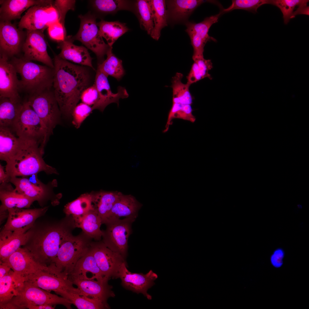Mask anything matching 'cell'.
Listing matches in <instances>:
<instances>
[{
  "mask_svg": "<svg viewBox=\"0 0 309 309\" xmlns=\"http://www.w3.org/2000/svg\"><path fill=\"white\" fill-rule=\"evenodd\" d=\"M53 61V92L62 114L69 117L83 91L94 84L95 70L72 63L57 55L55 56Z\"/></svg>",
  "mask_w": 309,
  "mask_h": 309,
  "instance_id": "cell-1",
  "label": "cell"
},
{
  "mask_svg": "<svg viewBox=\"0 0 309 309\" xmlns=\"http://www.w3.org/2000/svg\"><path fill=\"white\" fill-rule=\"evenodd\" d=\"M19 138L16 153L5 166L9 181L11 177H27L43 171L47 174H58L55 168L44 161V150L39 142L32 139Z\"/></svg>",
  "mask_w": 309,
  "mask_h": 309,
  "instance_id": "cell-2",
  "label": "cell"
},
{
  "mask_svg": "<svg viewBox=\"0 0 309 309\" xmlns=\"http://www.w3.org/2000/svg\"><path fill=\"white\" fill-rule=\"evenodd\" d=\"M10 62L20 76L19 91L29 96L52 89L54 68L36 64L23 57H14Z\"/></svg>",
  "mask_w": 309,
  "mask_h": 309,
  "instance_id": "cell-3",
  "label": "cell"
},
{
  "mask_svg": "<svg viewBox=\"0 0 309 309\" xmlns=\"http://www.w3.org/2000/svg\"><path fill=\"white\" fill-rule=\"evenodd\" d=\"M70 233L68 229L62 225L49 227L37 233L24 247L37 261L49 266L56 258L61 243Z\"/></svg>",
  "mask_w": 309,
  "mask_h": 309,
  "instance_id": "cell-4",
  "label": "cell"
},
{
  "mask_svg": "<svg viewBox=\"0 0 309 309\" xmlns=\"http://www.w3.org/2000/svg\"><path fill=\"white\" fill-rule=\"evenodd\" d=\"M47 304L55 306L57 304L64 306L67 309H72V304L67 299L51 293L24 281L17 288L16 295L11 300L0 304L1 309H22L29 305Z\"/></svg>",
  "mask_w": 309,
  "mask_h": 309,
  "instance_id": "cell-5",
  "label": "cell"
},
{
  "mask_svg": "<svg viewBox=\"0 0 309 309\" xmlns=\"http://www.w3.org/2000/svg\"><path fill=\"white\" fill-rule=\"evenodd\" d=\"M90 243L81 237L70 233L61 243L56 258L49 266L68 277L78 260L89 249Z\"/></svg>",
  "mask_w": 309,
  "mask_h": 309,
  "instance_id": "cell-6",
  "label": "cell"
},
{
  "mask_svg": "<svg viewBox=\"0 0 309 309\" xmlns=\"http://www.w3.org/2000/svg\"><path fill=\"white\" fill-rule=\"evenodd\" d=\"M12 128L18 137L36 140L44 150L49 138L46 130L42 122L27 100L22 103Z\"/></svg>",
  "mask_w": 309,
  "mask_h": 309,
  "instance_id": "cell-7",
  "label": "cell"
},
{
  "mask_svg": "<svg viewBox=\"0 0 309 309\" xmlns=\"http://www.w3.org/2000/svg\"><path fill=\"white\" fill-rule=\"evenodd\" d=\"M78 17L80 21L79 30L75 35L70 36V38L73 41H80L94 52L96 56L98 64H100L104 60V56L112 47L104 42L100 34L95 15L89 12L80 15Z\"/></svg>",
  "mask_w": 309,
  "mask_h": 309,
  "instance_id": "cell-8",
  "label": "cell"
},
{
  "mask_svg": "<svg viewBox=\"0 0 309 309\" xmlns=\"http://www.w3.org/2000/svg\"><path fill=\"white\" fill-rule=\"evenodd\" d=\"M27 101L42 122L49 138L60 122L62 114L53 88L29 95Z\"/></svg>",
  "mask_w": 309,
  "mask_h": 309,
  "instance_id": "cell-9",
  "label": "cell"
},
{
  "mask_svg": "<svg viewBox=\"0 0 309 309\" xmlns=\"http://www.w3.org/2000/svg\"><path fill=\"white\" fill-rule=\"evenodd\" d=\"M136 219L125 218L105 222L102 241L109 249L122 255L126 259L128 251V241L132 232V225Z\"/></svg>",
  "mask_w": 309,
  "mask_h": 309,
  "instance_id": "cell-10",
  "label": "cell"
},
{
  "mask_svg": "<svg viewBox=\"0 0 309 309\" xmlns=\"http://www.w3.org/2000/svg\"><path fill=\"white\" fill-rule=\"evenodd\" d=\"M23 279L47 291H53L64 298L68 292L82 295L68 277L54 270H40L23 277Z\"/></svg>",
  "mask_w": 309,
  "mask_h": 309,
  "instance_id": "cell-11",
  "label": "cell"
},
{
  "mask_svg": "<svg viewBox=\"0 0 309 309\" xmlns=\"http://www.w3.org/2000/svg\"><path fill=\"white\" fill-rule=\"evenodd\" d=\"M37 174L11 177L9 181L14 185V189L17 192L43 205L54 195L53 189L57 186V183L56 180L54 179L45 184L39 179Z\"/></svg>",
  "mask_w": 309,
  "mask_h": 309,
  "instance_id": "cell-12",
  "label": "cell"
},
{
  "mask_svg": "<svg viewBox=\"0 0 309 309\" xmlns=\"http://www.w3.org/2000/svg\"><path fill=\"white\" fill-rule=\"evenodd\" d=\"M90 248L104 277L108 280L118 278L122 264H127L126 259L109 249L102 241L91 243Z\"/></svg>",
  "mask_w": 309,
  "mask_h": 309,
  "instance_id": "cell-13",
  "label": "cell"
},
{
  "mask_svg": "<svg viewBox=\"0 0 309 309\" xmlns=\"http://www.w3.org/2000/svg\"><path fill=\"white\" fill-rule=\"evenodd\" d=\"M23 58L25 60L41 62L52 68L53 60L49 56L43 31L27 30L26 37L22 46Z\"/></svg>",
  "mask_w": 309,
  "mask_h": 309,
  "instance_id": "cell-14",
  "label": "cell"
},
{
  "mask_svg": "<svg viewBox=\"0 0 309 309\" xmlns=\"http://www.w3.org/2000/svg\"><path fill=\"white\" fill-rule=\"evenodd\" d=\"M8 57L0 52V98H9L13 102H20L19 80L13 65L8 61Z\"/></svg>",
  "mask_w": 309,
  "mask_h": 309,
  "instance_id": "cell-15",
  "label": "cell"
},
{
  "mask_svg": "<svg viewBox=\"0 0 309 309\" xmlns=\"http://www.w3.org/2000/svg\"><path fill=\"white\" fill-rule=\"evenodd\" d=\"M127 267V264L123 263L120 270L118 278L121 280L122 285L127 290L137 294H142L148 299L151 300L152 296L147 291L155 284L157 275L152 270L145 274L132 273Z\"/></svg>",
  "mask_w": 309,
  "mask_h": 309,
  "instance_id": "cell-16",
  "label": "cell"
},
{
  "mask_svg": "<svg viewBox=\"0 0 309 309\" xmlns=\"http://www.w3.org/2000/svg\"><path fill=\"white\" fill-rule=\"evenodd\" d=\"M0 261L7 265L14 272L23 277L40 270H53L49 266L43 265L37 261L25 247H20L8 257Z\"/></svg>",
  "mask_w": 309,
  "mask_h": 309,
  "instance_id": "cell-17",
  "label": "cell"
},
{
  "mask_svg": "<svg viewBox=\"0 0 309 309\" xmlns=\"http://www.w3.org/2000/svg\"><path fill=\"white\" fill-rule=\"evenodd\" d=\"M48 208L46 207L33 209H8L7 220L2 230L26 232L37 218L45 213Z\"/></svg>",
  "mask_w": 309,
  "mask_h": 309,
  "instance_id": "cell-18",
  "label": "cell"
},
{
  "mask_svg": "<svg viewBox=\"0 0 309 309\" xmlns=\"http://www.w3.org/2000/svg\"><path fill=\"white\" fill-rule=\"evenodd\" d=\"M21 31L11 21L0 20V52L5 54L8 57H13L18 54L23 45Z\"/></svg>",
  "mask_w": 309,
  "mask_h": 309,
  "instance_id": "cell-19",
  "label": "cell"
},
{
  "mask_svg": "<svg viewBox=\"0 0 309 309\" xmlns=\"http://www.w3.org/2000/svg\"><path fill=\"white\" fill-rule=\"evenodd\" d=\"M68 278L70 280L79 279L108 281L104 277L98 266L90 247L78 261Z\"/></svg>",
  "mask_w": 309,
  "mask_h": 309,
  "instance_id": "cell-20",
  "label": "cell"
},
{
  "mask_svg": "<svg viewBox=\"0 0 309 309\" xmlns=\"http://www.w3.org/2000/svg\"><path fill=\"white\" fill-rule=\"evenodd\" d=\"M70 280L77 286L82 295L88 297L107 303L109 298L115 296L112 286L108 284V281L79 279Z\"/></svg>",
  "mask_w": 309,
  "mask_h": 309,
  "instance_id": "cell-21",
  "label": "cell"
},
{
  "mask_svg": "<svg viewBox=\"0 0 309 309\" xmlns=\"http://www.w3.org/2000/svg\"><path fill=\"white\" fill-rule=\"evenodd\" d=\"M142 205L133 196L125 195L121 192L118 199L102 223L122 217L136 219Z\"/></svg>",
  "mask_w": 309,
  "mask_h": 309,
  "instance_id": "cell-22",
  "label": "cell"
},
{
  "mask_svg": "<svg viewBox=\"0 0 309 309\" xmlns=\"http://www.w3.org/2000/svg\"><path fill=\"white\" fill-rule=\"evenodd\" d=\"M59 42L61 51L57 55L59 57L95 70L92 64L93 58L86 47L74 44L70 36H66L64 40Z\"/></svg>",
  "mask_w": 309,
  "mask_h": 309,
  "instance_id": "cell-23",
  "label": "cell"
},
{
  "mask_svg": "<svg viewBox=\"0 0 309 309\" xmlns=\"http://www.w3.org/2000/svg\"><path fill=\"white\" fill-rule=\"evenodd\" d=\"M53 3L36 5L29 8L21 17L18 28L21 30L25 29L43 31L48 27L47 9Z\"/></svg>",
  "mask_w": 309,
  "mask_h": 309,
  "instance_id": "cell-24",
  "label": "cell"
},
{
  "mask_svg": "<svg viewBox=\"0 0 309 309\" xmlns=\"http://www.w3.org/2000/svg\"><path fill=\"white\" fill-rule=\"evenodd\" d=\"M94 84H95L100 99V110L103 112L105 108L109 104L116 103L118 106L119 100L128 97L129 95L125 88L119 86L116 93L112 92L108 79V77L98 69L97 70L95 75Z\"/></svg>",
  "mask_w": 309,
  "mask_h": 309,
  "instance_id": "cell-25",
  "label": "cell"
},
{
  "mask_svg": "<svg viewBox=\"0 0 309 309\" xmlns=\"http://www.w3.org/2000/svg\"><path fill=\"white\" fill-rule=\"evenodd\" d=\"M32 233L17 230H2L0 235V260L5 259L25 245L30 240Z\"/></svg>",
  "mask_w": 309,
  "mask_h": 309,
  "instance_id": "cell-26",
  "label": "cell"
},
{
  "mask_svg": "<svg viewBox=\"0 0 309 309\" xmlns=\"http://www.w3.org/2000/svg\"><path fill=\"white\" fill-rule=\"evenodd\" d=\"M0 20L11 21L21 18L22 13L27 9L36 5L52 3L49 0H0Z\"/></svg>",
  "mask_w": 309,
  "mask_h": 309,
  "instance_id": "cell-27",
  "label": "cell"
},
{
  "mask_svg": "<svg viewBox=\"0 0 309 309\" xmlns=\"http://www.w3.org/2000/svg\"><path fill=\"white\" fill-rule=\"evenodd\" d=\"M10 183L9 182L0 184L1 213L10 209L28 208L34 201L16 191Z\"/></svg>",
  "mask_w": 309,
  "mask_h": 309,
  "instance_id": "cell-28",
  "label": "cell"
},
{
  "mask_svg": "<svg viewBox=\"0 0 309 309\" xmlns=\"http://www.w3.org/2000/svg\"><path fill=\"white\" fill-rule=\"evenodd\" d=\"M165 1L167 19L177 22L185 21L196 8L206 1L202 0H173Z\"/></svg>",
  "mask_w": 309,
  "mask_h": 309,
  "instance_id": "cell-29",
  "label": "cell"
},
{
  "mask_svg": "<svg viewBox=\"0 0 309 309\" xmlns=\"http://www.w3.org/2000/svg\"><path fill=\"white\" fill-rule=\"evenodd\" d=\"M121 192L100 190L90 193L93 208L101 218L105 219L118 199Z\"/></svg>",
  "mask_w": 309,
  "mask_h": 309,
  "instance_id": "cell-30",
  "label": "cell"
},
{
  "mask_svg": "<svg viewBox=\"0 0 309 309\" xmlns=\"http://www.w3.org/2000/svg\"><path fill=\"white\" fill-rule=\"evenodd\" d=\"M93 208L90 193L81 195L77 199L68 203L63 211L68 216L71 215L76 227L85 215Z\"/></svg>",
  "mask_w": 309,
  "mask_h": 309,
  "instance_id": "cell-31",
  "label": "cell"
},
{
  "mask_svg": "<svg viewBox=\"0 0 309 309\" xmlns=\"http://www.w3.org/2000/svg\"><path fill=\"white\" fill-rule=\"evenodd\" d=\"M223 13L222 12L214 15L205 18L202 21L196 23L189 22L186 23V32L190 37H193L206 43L208 41H215L213 38L208 34L209 30L213 24L218 21L219 18Z\"/></svg>",
  "mask_w": 309,
  "mask_h": 309,
  "instance_id": "cell-32",
  "label": "cell"
},
{
  "mask_svg": "<svg viewBox=\"0 0 309 309\" xmlns=\"http://www.w3.org/2000/svg\"><path fill=\"white\" fill-rule=\"evenodd\" d=\"M20 139L16 136L11 129L0 127V159L8 162L16 153Z\"/></svg>",
  "mask_w": 309,
  "mask_h": 309,
  "instance_id": "cell-33",
  "label": "cell"
},
{
  "mask_svg": "<svg viewBox=\"0 0 309 309\" xmlns=\"http://www.w3.org/2000/svg\"><path fill=\"white\" fill-rule=\"evenodd\" d=\"M102 220L93 208L90 210L76 226L81 228L88 236L100 241L103 232L100 229Z\"/></svg>",
  "mask_w": 309,
  "mask_h": 309,
  "instance_id": "cell-34",
  "label": "cell"
},
{
  "mask_svg": "<svg viewBox=\"0 0 309 309\" xmlns=\"http://www.w3.org/2000/svg\"><path fill=\"white\" fill-rule=\"evenodd\" d=\"M149 1L154 24L150 35L153 39L158 40L161 36V30L167 26L166 1L163 0Z\"/></svg>",
  "mask_w": 309,
  "mask_h": 309,
  "instance_id": "cell-35",
  "label": "cell"
},
{
  "mask_svg": "<svg viewBox=\"0 0 309 309\" xmlns=\"http://www.w3.org/2000/svg\"><path fill=\"white\" fill-rule=\"evenodd\" d=\"M99 33L110 47L120 36L129 29L126 24L119 21H108L102 19L97 23Z\"/></svg>",
  "mask_w": 309,
  "mask_h": 309,
  "instance_id": "cell-36",
  "label": "cell"
},
{
  "mask_svg": "<svg viewBox=\"0 0 309 309\" xmlns=\"http://www.w3.org/2000/svg\"><path fill=\"white\" fill-rule=\"evenodd\" d=\"M183 76L182 74L177 72L172 78L170 87L173 90V103L191 105L193 98L189 90L191 85L182 82Z\"/></svg>",
  "mask_w": 309,
  "mask_h": 309,
  "instance_id": "cell-37",
  "label": "cell"
},
{
  "mask_svg": "<svg viewBox=\"0 0 309 309\" xmlns=\"http://www.w3.org/2000/svg\"><path fill=\"white\" fill-rule=\"evenodd\" d=\"M23 282V277L12 270L0 279V303L11 300L16 295L17 288Z\"/></svg>",
  "mask_w": 309,
  "mask_h": 309,
  "instance_id": "cell-38",
  "label": "cell"
},
{
  "mask_svg": "<svg viewBox=\"0 0 309 309\" xmlns=\"http://www.w3.org/2000/svg\"><path fill=\"white\" fill-rule=\"evenodd\" d=\"M22 105L20 102H13L8 98H0V127H12Z\"/></svg>",
  "mask_w": 309,
  "mask_h": 309,
  "instance_id": "cell-39",
  "label": "cell"
},
{
  "mask_svg": "<svg viewBox=\"0 0 309 309\" xmlns=\"http://www.w3.org/2000/svg\"><path fill=\"white\" fill-rule=\"evenodd\" d=\"M93 7L104 14H114L122 10L134 12V3L124 0H96L91 1Z\"/></svg>",
  "mask_w": 309,
  "mask_h": 309,
  "instance_id": "cell-40",
  "label": "cell"
},
{
  "mask_svg": "<svg viewBox=\"0 0 309 309\" xmlns=\"http://www.w3.org/2000/svg\"><path fill=\"white\" fill-rule=\"evenodd\" d=\"M106 55V59L101 63L98 64L97 69L107 77L110 76L117 80H120L125 74L122 60L113 53L112 47L110 48Z\"/></svg>",
  "mask_w": 309,
  "mask_h": 309,
  "instance_id": "cell-41",
  "label": "cell"
},
{
  "mask_svg": "<svg viewBox=\"0 0 309 309\" xmlns=\"http://www.w3.org/2000/svg\"><path fill=\"white\" fill-rule=\"evenodd\" d=\"M134 12L137 16L141 29L150 35L154 24L150 1L138 0L135 1Z\"/></svg>",
  "mask_w": 309,
  "mask_h": 309,
  "instance_id": "cell-42",
  "label": "cell"
},
{
  "mask_svg": "<svg viewBox=\"0 0 309 309\" xmlns=\"http://www.w3.org/2000/svg\"><path fill=\"white\" fill-rule=\"evenodd\" d=\"M64 298L69 300L78 309L110 308L108 303L72 292L67 293Z\"/></svg>",
  "mask_w": 309,
  "mask_h": 309,
  "instance_id": "cell-43",
  "label": "cell"
},
{
  "mask_svg": "<svg viewBox=\"0 0 309 309\" xmlns=\"http://www.w3.org/2000/svg\"><path fill=\"white\" fill-rule=\"evenodd\" d=\"M193 109L191 105L173 103L171 108L168 114V119L163 132L168 131L170 125L172 124L174 119H181L194 122L196 118L193 114Z\"/></svg>",
  "mask_w": 309,
  "mask_h": 309,
  "instance_id": "cell-44",
  "label": "cell"
},
{
  "mask_svg": "<svg viewBox=\"0 0 309 309\" xmlns=\"http://www.w3.org/2000/svg\"><path fill=\"white\" fill-rule=\"evenodd\" d=\"M304 0H273L271 4L278 7L283 15L284 23L287 24L290 20L294 18V10L296 7L302 3Z\"/></svg>",
  "mask_w": 309,
  "mask_h": 309,
  "instance_id": "cell-45",
  "label": "cell"
},
{
  "mask_svg": "<svg viewBox=\"0 0 309 309\" xmlns=\"http://www.w3.org/2000/svg\"><path fill=\"white\" fill-rule=\"evenodd\" d=\"M270 3L271 0H233L230 6L223 9L222 12L223 13L234 9H242L255 13L257 12L258 8L262 5Z\"/></svg>",
  "mask_w": 309,
  "mask_h": 309,
  "instance_id": "cell-46",
  "label": "cell"
},
{
  "mask_svg": "<svg viewBox=\"0 0 309 309\" xmlns=\"http://www.w3.org/2000/svg\"><path fill=\"white\" fill-rule=\"evenodd\" d=\"M80 100L82 102L92 106L93 110L96 109L100 110L99 95L94 83L83 91Z\"/></svg>",
  "mask_w": 309,
  "mask_h": 309,
  "instance_id": "cell-47",
  "label": "cell"
},
{
  "mask_svg": "<svg viewBox=\"0 0 309 309\" xmlns=\"http://www.w3.org/2000/svg\"><path fill=\"white\" fill-rule=\"evenodd\" d=\"M93 110L92 106L83 103L77 104L74 109L72 114L73 124L76 128H79Z\"/></svg>",
  "mask_w": 309,
  "mask_h": 309,
  "instance_id": "cell-48",
  "label": "cell"
},
{
  "mask_svg": "<svg viewBox=\"0 0 309 309\" xmlns=\"http://www.w3.org/2000/svg\"><path fill=\"white\" fill-rule=\"evenodd\" d=\"M76 2L75 0H56L54 2V5L59 14L58 21L64 27L66 15L69 11L74 10Z\"/></svg>",
  "mask_w": 309,
  "mask_h": 309,
  "instance_id": "cell-49",
  "label": "cell"
},
{
  "mask_svg": "<svg viewBox=\"0 0 309 309\" xmlns=\"http://www.w3.org/2000/svg\"><path fill=\"white\" fill-rule=\"evenodd\" d=\"M47 30L50 37L59 42L64 40L66 37L65 27L59 21L50 24Z\"/></svg>",
  "mask_w": 309,
  "mask_h": 309,
  "instance_id": "cell-50",
  "label": "cell"
},
{
  "mask_svg": "<svg viewBox=\"0 0 309 309\" xmlns=\"http://www.w3.org/2000/svg\"><path fill=\"white\" fill-rule=\"evenodd\" d=\"M193 60L197 64L203 78H208L211 79V75L209 73L213 68L211 60L205 59L204 57L197 58Z\"/></svg>",
  "mask_w": 309,
  "mask_h": 309,
  "instance_id": "cell-51",
  "label": "cell"
},
{
  "mask_svg": "<svg viewBox=\"0 0 309 309\" xmlns=\"http://www.w3.org/2000/svg\"><path fill=\"white\" fill-rule=\"evenodd\" d=\"M285 252L281 248H278L273 252L270 257V261L272 265L274 268H279L283 264V259L285 256Z\"/></svg>",
  "mask_w": 309,
  "mask_h": 309,
  "instance_id": "cell-52",
  "label": "cell"
},
{
  "mask_svg": "<svg viewBox=\"0 0 309 309\" xmlns=\"http://www.w3.org/2000/svg\"><path fill=\"white\" fill-rule=\"evenodd\" d=\"M187 83L190 85L203 79L197 63L194 61L187 76Z\"/></svg>",
  "mask_w": 309,
  "mask_h": 309,
  "instance_id": "cell-53",
  "label": "cell"
},
{
  "mask_svg": "<svg viewBox=\"0 0 309 309\" xmlns=\"http://www.w3.org/2000/svg\"><path fill=\"white\" fill-rule=\"evenodd\" d=\"M0 279L12 270L6 264L0 261Z\"/></svg>",
  "mask_w": 309,
  "mask_h": 309,
  "instance_id": "cell-54",
  "label": "cell"
},
{
  "mask_svg": "<svg viewBox=\"0 0 309 309\" xmlns=\"http://www.w3.org/2000/svg\"><path fill=\"white\" fill-rule=\"evenodd\" d=\"M9 182L7 175L4 170V167L0 164V184Z\"/></svg>",
  "mask_w": 309,
  "mask_h": 309,
  "instance_id": "cell-55",
  "label": "cell"
},
{
  "mask_svg": "<svg viewBox=\"0 0 309 309\" xmlns=\"http://www.w3.org/2000/svg\"><path fill=\"white\" fill-rule=\"evenodd\" d=\"M55 306L47 304H42L36 305H29L27 308L29 309H54Z\"/></svg>",
  "mask_w": 309,
  "mask_h": 309,
  "instance_id": "cell-56",
  "label": "cell"
}]
</instances>
